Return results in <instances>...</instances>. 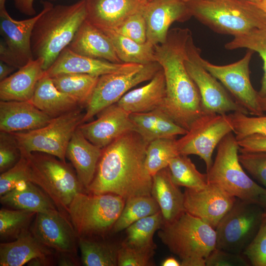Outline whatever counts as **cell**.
<instances>
[{"mask_svg": "<svg viewBox=\"0 0 266 266\" xmlns=\"http://www.w3.org/2000/svg\"><path fill=\"white\" fill-rule=\"evenodd\" d=\"M239 161L254 178L266 189V152H241Z\"/></svg>", "mask_w": 266, "mask_h": 266, "instance_id": "bcb514c9", "label": "cell"}, {"mask_svg": "<svg viewBox=\"0 0 266 266\" xmlns=\"http://www.w3.org/2000/svg\"><path fill=\"white\" fill-rule=\"evenodd\" d=\"M228 115L237 140L254 134L266 136V115L249 117L240 112H231Z\"/></svg>", "mask_w": 266, "mask_h": 266, "instance_id": "60d3db41", "label": "cell"}, {"mask_svg": "<svg viewBox=\"0 0 266 266\" xmlns=\"http://www.w3.org/2000/svg\"><path fill=\"white\" fill-rule=\"evenodd\" d=\"M113 30L138 43H145L147 41V26L142 8L131 15Z\"/></svg>", "mask_w": 266, "mask_h": 266, "instance_id": "b9f144b4", "label": "cell"}, {"mask_svg": "<svg viewBox=\"0 0 266 266\" xmlns=\"http://www.w3.org/2000/svg\"><path fill=\"white\" fill-rule=\"evenodd\" d=\"M259 202L266 214V190L260 195Z\"/></svg>", "mask_w": 266, "mask_h": 266, "instance_id": "680465c9", "label": "cell"}, {"mask_svg": "<svg viewBox=\"0 0 266 266\" xmlns=\"http://www.w3.org/2000/svg\"><path fill=\"white\" fill-rule=\"evenodd\" d=\"M126 200L111 194L78 193L67 208L69 219L79 237L100 234L112 229Z\"/></svg>", "mask_w": 266, "mask_h": 266, "instance_id": "52a82bcc", "label": "cell"}, {"mask_svg": "<svg viewBox=\"0 0 266 266\" xmlns=\"http://www.w3.org/2000/svg\"><path fill=\"white\" fill-rule=\"evenodd\" d=\"M200 50L195 44L192 35L186 47V68L199 91L203 110L207 114H227L233 112L248 114L238 104L228 91L200 62Z\"/></svg>", "mask_w": 266, "mask_h": 266, "instance_id": "8fae6325", "label": "cell"}, {"mask_svg": "<svg viewBox=\"0 0 266 266\" xmlns=\"http://www.w3.org/2000/svg\"><path fill=\"white\" fill-rule=\"evenodd\" d=\"M67 47L83 56L122 63L108 36L87 20L80 26Z\"/></svg>", "mask_w": 266, "mask_h": 266, "instance_id": "cb8c5ba5", "label": "cell"}, {"mask_svg": "<svg viewBox=\"0 0 266 266\" xmlns=\"http://www.w3.org/2000/svg\"><path fill=\"white\" fill-rule=\"evenodd\" d=\"M99 76L83 73H63L52 77L56 88L75 100L79 106H86L97 83Z\"/></svg>", "mask_w": 266, "mask_h": 266, "instance_id": "d6a6232c", "label": "cell"}, {"mask_svg": "<svg viewBox=\"0 0 266 266\" xmlns=\"http://www.w3.org/2000/svg\"><path fill=\"white\" fill-rule=\"evenodd\" d=\"M29 231L16 239L0 245V266H22L37 257H47L51 254Z\"/></svg>", "mask_w": 266, "mask_h": 266, "instance_id": "f1b7e54d", "label": "cell"}, {"mask_svg": "<svg viewBox=\"0 0 266 266\" xmlns=\"http://www.w3.org/2000/svg\"><path fill=\"white\" fill-rule=\"evenodd\" d=\"M147 26V42L153 46L164 43L169 28L175 22H184L192 16L182 0H152L142 8Z\"/></svg>", "mask_w": 266, "mask_h": 266, "instance_id": "e0dca14e", "label": "cell"}, {"mask_svg": "<svg viewBox=\"0 0 266 266\" xmlns=\"http://www.w3.org/2000/svg\"><path fill=\"white\" fill-rule=\"evenodd\" d=\"M81 261L86 266H116L119 247L113 244L79 237Z\"/></svg>", "mask_w": 266, "mask_h": 266, "instance_id": "e575fe53", "label": "cell"}, {"mask_svg": "<svg viewBox=\"0 0 266 266\" xmlns=\"http://www.w3.org/2000/svg\"><path fill=\"white\" fill-rule=\"evenodd\" d=\"M135 131L149 143L160 138H176L188 131L178 125L160 108L130 114Z\"/></svg>", "mask_w": 266, "mask_h": 266, "instance_id": "83f0119b", "label": "cell"}, {"mask_svg": "<svg viewBox=\"0 0 266 266\" xmlns=\"http://www.w3.org/2000/svg\"><path fill=\"white\" fill-rule=\"evenodd\" d=\"M52 118L31 101H0V131L13 133L35 130L48 124Z\"/></svg>", "mask_w": 266, "mask_h": 266, "instance_id": "ffe728a7", "label": "cell"}, {"mask_svg": "<svg viewBox=\"0 0 266 266\" xmlns=\"http://www.w3.org/2000/svg\"><path fill=\"white\" fill-rule=\"evenodd\" d=\"M148 143L136 132L132 131L103 148L87 192L114 194L126 200L151 196L152 177L145 166Z\"/></svg>", "mask_w": 266, "mask_h": 266, "instance_id": "6da1fadb", "label": "cell"}, {"mask_svg": "<svg viewBox=\"0 0 266 266\" xmlns=\"http://www.w3.org/2000/svg\"><path fill=\"white\" fill-rule=\"evenodd\" d=\"M168 168L173 182L178 186L199 190L208 184L207 174L200 173L188 156L179 154L175 157Z\"/></svg>", "mask_w": 266, "mask_h": 266, "instance_id": "8d00e7d4", "label": "cell"}, {"mask_svg": "<svg viewBox=\"0 0 266 266\" xmlns=\"http://www.w3.org/2000/svg\"><path fill=\"white\" fill-rule=\"evenodd\" d=\"M233 128L228 114L205 113L197 119L183 136L177 139L179 154L196 155L205 164L206 171L211 167L215 148Z\"/></svg>", "mask_w": 266, "mask_h": 266, "instance_id": "7c38bea8", "label": "cell"}, {"mask_svg": "<svg viewBox=\"0 0 266 266\" xmlns=\"http://www.w3.org/2000/svg\"><path fill=\"white\" fill-rule=\"evenodd\" d=\"M0 61L17 69L21 68L15 56L3 40L0 42Z\"/></svg>", "mask_w": 266, "mask_h": 266, "instance_id": "f907efd6", "label": "cell"}, {"mask_svg": "<svg viewBox=\"0 0 266 266\" xmlns=\"http://www.w3.org/2000/svg\"><path fill=\"white\" fill-rule=\"evenodd\" d=\"M239 152H266V136L254 134L237 140Z\"/></svg>", "mask_w": 266, "mask_h": 266, "instance_id": "681fc988", "label": "cell"}, {"mask_svg": "<svg viewBox=\"0 0 266 266\" xmlns=\"http://www.w3.org/2000/svg\"><path fill=\"white\" fill-rule=\"evenodd\" d=\"M41 11L32 18L16 20L6 8L0 10V32L4 41L12 52L21 67L33 60L31 37L34 25Z\"/></svg>", "mask_w": 266, "mask_h": 266, "instance_id": "44dd1931", "label": "cell"}, {"mask_svg": "<svg viewBox=\"0 0 266 266\" xmlns=\"http://www.w3.org/2000/svg\"><path fill=\"white\" fill-rule=\"evenodd\" d=\"M242 0L250 2L253 3H256L258 2L259 1H260V0Z\"/></svg>", "mask_w": 266, "mask_h": 266, "instance_id": "be15d7a7", "label": "cell"}, {"mask_svg": "<svg viewBox=\"0 0 266 266\" xmlns=\"http://www.w3.org/2000/svg\"><path fill=\"white\" fill-rule=\"evenodd\" d=\"M21 154L28 162L29 181L46 193L59 210L67 212L74 197L84 189L75 171L66 162L48 154Z\"/></svg>", "mask_w": 266, "mask_h": 266, "instance_id": "5b68a950", "label": "cell"}, {"mask_svg": "<svg viewBox=\"0 0 266 266\" xmlns=\"http://www.w3.org/2000/svg\"><path fill=\"white\" fill-rule=\"evenodd\" d=\"M161 68L160 65L155 62L131 72L109 73L100 76L86 106L82 124L88 122L104 108L116 103L133 87L150 81Z\"/></svg>", "mask_w": 266, "mask_h": 266, "instance_id": "4fadbf2b", "label": "cell"}, {"mask_svg": "<svg viewBox=\"0 0 266 266\" xmlns=\"http://www.w3.org/2000/svg\"><path fill=\"white\" fill-rule=\"evenodd\" d=\"M143 65L115 63L78 54L65 48L43 74L52 77L63 73H83L96 76L114 73H128L140 69Z\"/></svg>", "mask_w": 266, "mask_h": 266, "instance_id": "ac0fdd59", "label": "cell"}, {"mask_svg": "<svg viewBox=\"0 0 266 266\" xmlns=\"http://www.w3.org/2000/svg\"><path fill=\"white\" fill-rule=\"evenodd\" d=\"M31 232L49 248L59 253H76L78 235L71 221L58 209L36 213Z\"/></svg>", "mask_w": 266, "mask_h": 266, "instance_id": "2e32d148", "label": "cell"}, {"mask_svg": "<svg viewBox=\"0 0 266 266\" xmlns=\"http://www.w3.org/2000/svg\"><path fill=\"white\" fill-rule=\"evenodd\" d=\"M44 60L33 59L0 81V100L30 101L42 76Z\"/></svg>", "mask_w": 266, "mask_h": 266, "instance_id": "d4e9b609", "label": "cell"}, {"mask_svg": "<svg viewBox=\"0 0 266 266\" xmlns=\"http://www.w3.org/2000/svg\"><path fill=\"white\" fill-rule=\"evenodd\" d=\"M176 138H160L149 142L147 147L145 166L152 177L168 167L170 160L179 155Z\"/></svg>", "mask_w": 266, "mask_h": 266, "instance_id": "74e56055", "label": "cell"}, {"mask_svg": "<svg viewBox=\"0 0 266 266\" xmlns=\"http://www.w3.org/2000/svg\"><path fill=\"white\" fill-rule=\"evenodd\" d=\"M261 105L263 110L266 111V97L263 98H261Z\"/></svg>", "mask_w": 266, "mask_h": 266, "instance_id": "94428289", "label": "cell"}, {"mask_svg": "<svg viewBox=\"0 0 266 266\" xmlns=\"http://www.w3.org/2000/svg\"><path fill=\"white\" fill-rule=\"evenodd\" d=\"M102 149L89 141L78 128L67 146L66 158L75 169L78 179L84 189L93 181Z\"/></svg>", "mask_w": 266, "mask_h": 266, "instance_id": "603a6c76", "label": "cell"}, {"mask_svg": "<svg viewBox=\"0 0 266 266\" xmlns=\"http://www.w3.org/2000/svg\"><path fill=\"white\" fill-rule=\"evenodd\" d=\"M86 20L99 29L114 30L142 8L144 0H85Z\"/></svg>", "mask_w": 266, "mask_h": 266, "instance_id": "7402d4cb", "label": "cell"}, {"mask_svg": "<svg viewBox=\"0 0 266 266\" xmlns=\"http://www.w3.org/2000/svg\"><path fill=\"white\" fill-rule=\"evenodd\" d=\"M242 254L253 266H266V214L264 212L260 228Z\"/></svg>", "mask_w": 266, "mask_h": 266, "instance_id": "ee69618b", "label": "cell"}, {"mask_svg": "<svg viewBox=\"0 0 266 266\" xmlns=\"http://www.w3.org/2000/svg\"><path fill=\"white\" fill-rule=\"evenodd\" d=\"M192 35L188 28H173L164 43L154 46L156 62L164 71L166 86V97L159 108L187 131L205 114L198 87L185 66L187 43Z\"/></svg>", "mask_w": 266, "mask_h": 266, "instance_id": "7a4b0ae2", "label": "cell"}, {"mask_svg": "<svg viewBox=\"0 0 266 266\" xmlns=\"http://www.w3.org/2000/svg\"><path fill=\"white\" fill-rule=\"evenodd\" d=\"M192 16L213 31L233 36L266 27V13L242 0H194L187 2Z\"/></svg>", "mask_w": 266, "mask_h": 266, "instance_id": "277c9868", "label": "cell"}, {"mask_svg": "<svg viewBox=\"0 0 266 266\" xmlns=\"http://www.w3.org/2000/svg\"><path fill=\"white\" fill-rule=\"evenodd\" d=\"M266 13V0H260L258 2L254 3Z\"/></svg>", "mask_w": 266, "mask_h": 266, "instance_id": "91938a15", "label": "cell"}, {"mask_svg": "<svg viewBox=\"0 0 266 266\" xmlns=\"http://www.w3.org/2000/svg\"><path fill=\"white\" fill-rule=\"evenodd\" d=\"M23 181H30L28 162L26 157L22 155L20 160L15 165L1 173L0 196L12 190L19 183Z\"/></svg>", "mask_w": 266, "mask_h": 266, "instance_id": "7dc6e473", "label": "cell"}, {"mask_svg": "<svg viewBox=\"0 0 266 266\" xmlns=\"http://www.w3.org/2000/svg\"><path fill=\"white\" fill-rule=\"evenodd\" d=\"M162 266H181V264L173 257H168L162 263Z\"/></svg>", "mask_w": 266, "mask_h": 266, "instance_id": "6f0895ef", "label": "cell"}, {"mask_svg": "<svg viewBox=\"0 0 266 266\" xmlns=\"http://www.w3.org/2000/svg\"></svg>", "mask_w": 266, "mask_h": 266, "instance_id": "003e7915", "label": "cell"}, {"mask_svg": "<svg viewBox=\"0 0 266 266\" xmlns=\"http://www.w3.org/2000/svg\"><path fill=\"white\" fill-rule=\"evenodd\" d=\"M97 119L81 124L78 128L91 142L103 149L125 133L135 131L130 113L117 103L99 112Z\"/></svg>", "mask_w": 266, "mask_h": 266, "instance_id": "d6986e66", "label": "cell"}, {"mask_svg": "<svg viewBox=\"0 0 266 266\" xmlns=\"http://www.w3.org/2000/svg\"><path fill=\"white\" fill-rule=\"evenodd\" d=\"M230 133L217 146L214 161L207 171L208 183L217 185L236 198L259 202L266 189L254 181L244 170L238 158L239 146Z\"/></svg>", "mask_w": 266, "mask_h": 266, "instance_id": "8992f818", "label": "cell"}, {"mask_svg": "<svg viewBox=\"0 0 266 266\" xmlns=\"http://www.w3.org/2000/svg\"><path fill=\"white\" fill-rule=\"evenodd\" d=\"M6 0H0V10L4 9L5 8V2Z\"/></svg>", "mask_w": 266, "mask_h": 266, "instance_id": "6125c7cd", "label": "cell"}, {"mask_svg": "<svg viewBox=\"0 0 266 266\" xmlns=\"http://www.w3.org/2000/svg\"><path fill=\"white\" fill-rule=\"evenodd\" d=\"M16 9L21 13L30 16H34L36 11L34 7V0H13Z\"/></svg>", "mask_w": 266, "mask_h": 266, "instance_id": "816d5d0a", "label": "cell"}, {"mask_svg": "<svg viewBox=\"0 0 266 266\" xmlns=\"http://www.w3.org/2000/svg\"><path fill=\"white\" fill-rule=\"evenodd\" d=\"M30 101L52 118L80 106L75 100L59 90L52 78L43 73Z\"/></svg>", "mask_w": 266, "mask_h": 266, "instance_id": "f546056e", "label": "cell"}, {"mask_svg": "<svg viewBox=\"0 0 266 266\" xmlns=\"http://www.w3.org/2000/svg\"><path fill=\"white\" fill-rule=\"evenodd\" d=\"M158 234L169 250L181 260L193 257L206 258L216 248L215 229L186 212L173 221L163 224Z\"/></svg>", "mask_w": 266, "mask_h": 266, "instance_id": "ba28073f", "label": "cell"}, {"mask_svg": "<svg viewBox=\"0 0 266 266\" xmlns=\"http://www.w3.org/2000/svg\"><path fill=\"white\" fill-rule=\"evenodd\" d=\"M82 107L52 118L45 126L25 132L12 133L16 139L21 154L40 152L66 162L69 142L85 114Z\"/></svg>", "mask_w": 266, "mask_h": 266, "instance_id": "9c48e42d", "label": "cell"}, {"mask_svg": "<svg viewBox=\"0 0 266 266\" xmlns=\"http://www.w3.org/2000/svg\"><path fill=\"white\" fill-rule=\"evenodd\" d=\"M172 181L168 167L152 176L151 196L158 203L163 224L169 223L185 212L184 193Z\"/></svg>", "mask_w": 266, "mask_h": 266, "instance_id": "484cf974", "label": "cell"}, {"mask_svg": "<svg viewBox=\"0 0 266 266\" xmlns=\"http://www.w3.org/2000/svg\"><path fill=\"white\" fill-rule=\"evenodd\" d=\"M16 68L15 67L9 66L1 61L0 62V81H1L8 76Z\"/></svg>", "mask_w": 266, "mask_h": 266, "instance_id": "11a10c76", "label": "cell"}, {"mask_svg": "<svg viewBox=\"0 0 266 266\" xmlns=\"http://www.w3.org/2000/svg\"><path fill=\"white\" fill-rule=\"evenodd\" d=\"M181 266H205V258L193 257L181 260Z\"/></svg>", "mask_w": 266, "mask_h": 266, "instance_id": "f5cc1de1", "label": "cell"}, {"mask_svg": "<svg viewBox=\"0 0 266 266\" xmlns=\"http://www.w3.org/2000/svg\"><path fill=\"white\" fill-rule=\"evenodd\" d=\"M184 197L185 212L214 229L236 199L220 187L210 183L199 190L186 188Z\"/></svg>", "mask_w": 266, "mask_h": 266, "instance_id": "9a60e30c", "label": "cell"}, {"mask_svg": "<svg viewBox=\"0 0 266 266\" xmlns=\"http://www.w3.org/2000/svg\"><path fill=\"white\" fill-rule=\"evenodd\" d=\"M206 266H248L250 264L241 254L215 249L205 258Z\"/></svg>", "mask_w": 266, "mask_h": 266, "instance_id": "c3c4849f", "label": "cell"}, {"mask_svg": "<svg viewBox=\"0 0 266 266\" xmlns=\"http://www.w3.org/2000/svg\"><path fill=\"white\" fill-rule=\"evenodd\" d=\"M154 250L132 247L122 243L118 249L117 266H152Z\"/></svg>", "mask_w": 266, "mask_h": 266, "instance_id": "7bdbcfd3", "label": "cell"}, {"mask_svg": "<svg viewBox=\"0 0 266 266\" xmlns=\"http://www.w3.org/2000/svg\"><path fill=\"white\" fill-rule=\"evenodd\" d=\"M166 95L165 77L161 68L149 83L129 91L116 103L130 114L146 112L159 108Z\"/></svg>", "mask_w": 266, "mask_h": 266, "instance_id": "4316f807", "label": "cell"}, {"mask_svg": "<svg viewBox=\"0 0 266 266\" xmlns=\"http://www.w3.org/2000/svg\"><path fill=\"white\" fill-rule=\"evenodd\" d=\"M102 31L111 40L122 63L145 65L156 62L154 46L150 43H138L113 30Z\"/></svg>", "mask_w": 266, "mask_h": 266, "instance_id": "1f68e13d", "label": "cell"}, {"mask_svg": "<svg viewBox=\"0 0 266 266\" xmlns=\"http://www.w3.org/2000/svg\"><path fill=\"white\" fill-rule=\"evenodd\" d=\"M36 213L21 209L1 208L0 210L1 240H13L28 231Z\"/></svg>", "mask_w": 266, "mask_h": 266, "instance_id": "ab89813d", "label": "cell"}, {"mask_svg": "<svg viewBox=\"0 0 266 266\" xmlns=\"http://www.w3.org/2000/svg\"><path fill=\"white\" fill-rule=\"evenodd\" d=\"M183 0L184 1L186 2H189V1H192V0Z\"/></svg>", "mask_w": 266, "mask_h": 266, "instance_id": "e7e4bbea", "label": "cell"}, {"mask_svg": "<svg viewBox=\"0 0 266 266\" xmlns=\"http://www.w3.org/2000/svg\"><path fill=\"white\" fill-rule=\"evenodd\" d=\"M41 3L43 8L33 30L31 47L33 59H43L44 71L71 42L86 20L87 10L85 0L70 5Z\"/></svg>", "mask_w": 266, "mask_h": 266, "instance_id": "3957f363", "label": "cell"}, {"mask_svg": "<svg viewBox=\"0 0 266 266\" xmlns=\"http://www.w3.org/2000/svg\"><path fill=\"white\" fill-rule=\"evenodd\" d=\"M22 155L17 141L12 133H0V172H3L15 165Z\"/></svg>", "mask_w": 266, "mask_h": 266, "instance_id": "f6af8a7d", "label": "cell"}, {"mask_svg": "<svg viewBox=\"0 0 266 266\" xmlns=\"http://www.w3.org/2000/svg\"><path fill=\"white\" fill-rule=\"evenodd\" d=\"M61 255L58 259V265L61 266H76L77 263L72 254L60 253Z\"/></svg>", "mask_w": 266, "mask_h": 266, "instance_id": "db71d44e", "label": "cell"}, {"mask_svg": "<svg viewBox=\"0 0 266 266\" xmlns=\"http://www.w3.org/2000/svg\"><path fill=\"white\" fill-rule=\"evenodd\" d=\"M163 224L161 211L140 219L126 229V237L122 243L137 248L155 249L154 234Z\"/></svg>", "mask_w": 266, "mask_h": 266, "instance_id": "836d02e7", "label": "cell"}, {"mask_svg": "<svg viewBox=\"0 0 266 266\" xmlns=\"http://www.w3.org/2000/svg\"><path fill=\"white\" fill-rule=\"evenodd\" d=\"M160 211L156 200L151 196H137L126 200L125 204L112 229L118 233L146 216Z\"/></svg>", "mask_w": 266, "mask_h": 266, "instance_id": "d590c367", "label": "cell"}, {"mask_svg": "<svg viewBox=\"0 0 266 266\" xmlns=\"http://www.w3.org/2000/svg\"><path fill=\"white\" fill-rule=\"evenodd\" d=\"M264 214L259 202L236 198L215 229L216 248L242 254L256 236Z\"/></svg>", "mask_w": 266, "mask_h": 266, "instance_id": "30bf717a", "label": "cell"}, {"mask_svg": "<svg viewBox=\"0 0 266 266\" xmlns=\"http://www.w3.org/2000/svg\"><path fill=\"white\" fill-rule=\"evenodd\" d=\"M145 2H148V1H150L152 0H144Z\"/></svg>", "mask_w": 266, "mask_h": 266, "instance_id": "03108f58", "label": "cell"}, {"mask_svg": "<svg viewBox=\"0 0 266 266\" xmlns=\"http://www.w3.org/2000/svg\"><path fill=\"white\" fill-rule=\"evenodd\" d=\"M227 50L247 48L258 52L264 62V75L258 92L261 98L266 97V27L253 29L235 36L225 45Z\"/></svg>", "mask_w": 266, "mask_h": 266, "instance_id": "f35d334b", "label": "cell"}, {"mask_svg": "<svg viewBox=\"0 0 266 266\" xmlns=\"http://www.w3.org/2000/svg\"><path fill=\"white\" fill-rule=\"evenodd\" d=\"M27 264L30 266H43L49 265V263L47 257H37L31 260Z\"/></svg>", "mask_w": 266, "mask_h": 266, "instance_id": "9f6ffc18", "label": "cell"}, {"mask_svg": "<svg viewBox=\"0 0 266 266\" xmlns=\"http://www.w3.org/2000/svg\"><path fill=\"white\" fill-rule=\"evenodd\" d=\"M0 200L6 206L36 213L57 209L48 195L31 181L19 183L12 190L0 196Z\"/></svg>", "mask_w": 266, "mask_h": 266, "instance_id": "4dcf8cb0", "label": "cell"}, {"mask_svg": "<svg viewBox=\"0 0 266 266\" xmlns=\"http://www.w3.org/2000/svg\"><path fill=\"white\" fill-rule=\"evenodd\" d=\"M254 51L248 50L244 56L233 63L218 66L200 58L203 67L224 86L236 102L254 116L264 115L261 97L250 79L249 64Z\"/></svg>", "mask_w": 266, "mask_h": 266, "instance_id": "5bb4252c", "label": "cell"}]
</instances>
